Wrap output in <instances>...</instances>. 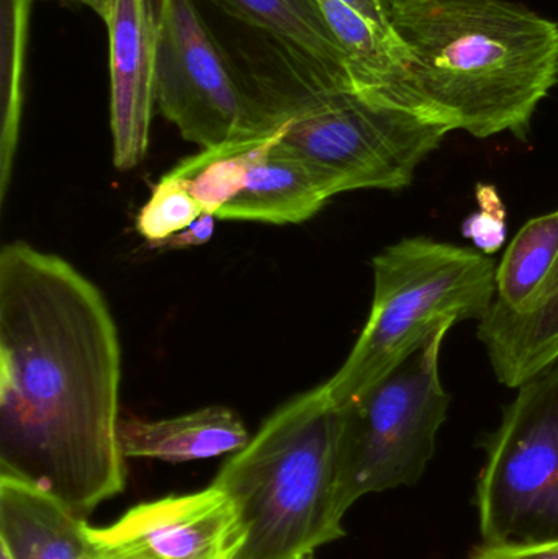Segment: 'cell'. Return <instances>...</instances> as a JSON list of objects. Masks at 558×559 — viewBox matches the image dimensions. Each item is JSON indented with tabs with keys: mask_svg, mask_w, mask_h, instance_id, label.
<instances>
[{
	"mask_svg": "<svg viewBox=\"0 0 558 559\" xmlns=\"http://www.w3.org/2000/svg\"><path fill=\"white\" fill-rule=\"evenodd\" d=\"M121 347L100 289L23 241L0 251V476L88 515L127 486Z\"/></svg>",
	"mask_w": 558,
	"mask_h": 559,
	"instance_id": "cell-1",
	"label": "cell"
},
{
	"mask_svg": "<svg viewBox=\"0 0 558 559\" xmlns=\"http://www.w3.org/2000/svg\"><path fill=\"white\" fill-rule=\"evenodd\" d=\"M251 436L238 413L223 406L203 407L169 419L120 420V442L127 459L167 463L199 462L233 455Z\"/></svg>",
	"mask_w": 558,
	"mask_h": 559,
	"instance_id": "cell-14",
	"label": "cell"
},
{
	"mask_svg": "<svg viewBox=\"0 0 558 559\" xmlns=\"http://www.w3.org/2000/svg\"><path fill=\"white\" fill-rule=\"evenodd\" d=\"M333 197L317 170L281 140L254 167L246 189L216 213V219L300 225Z\"/></svg>",
	"mask_w": 558,
	"mask_h": 559,
	"instance_id": "cell-13",
	"label": "cell"
},
{
	"mask_svg": "<svg viewBox=\"0 0 558 559\" xmlns=\"http://www.w3.org/2000/svg\"><path fill=\"white\" fill-rule=\"evenodd\" d=\"M202 215V206L190 195L183 180L167 173L138 212L136 231L154 246L189 228Z\"/></svg>",
	"mask_w": 558,
	"mask_h": 559,
	"instance_id": "cell-19",
	"label": "cell"
},
{
	"mask_svg": "<svg viewBox=\"0 0 558 559\" xmlns=\"http://www.w3.org/2000/svg\"><path fill=\"white\" fill-rule=\"evenodd\" d=\"M478 324L498 381L521 388L558 361V258L533 298L518 312L490 308Z\"/></svg>",
	"mask_w": 558,
	"mask_h": 559,
	"instance_id": "cell-11",
	"label": "cell"
},
{
	"mask_svg": "<svg viewBox=\"0 0 558 559\" xmlns=\"http://www.w3.org/2000/svg\"><path fill=\"white\" fill-rule=\"evenodd\" d=\"M32 0H3V41L9 43L10 71L3 72L2 87V134H0V202H5L12 179L13 159L19 144L20 115H22V72L25 51L26 28H28V5ZM5 49V48H3Z\"/></svg>",
	"mask_w": 558,
	"mask_h": 559,
	"instance_id": "cell-18",
	"label": "cell"
},
{
	"mask_svg": "<svg viewBox=\"0 0 558 559\" xmlns=\"http://www.w3.org/2000/svg\"><path fill=\"white\" fill-rule=\"evenodd\" d=\"M405 49L400 104L475 138L526 140L558 84V25L508 0H395Z\"/></svg>",
	"mask_w": 558,
	"mask_h": 559,
	"instance_id": "cell-2",
	"label": "cell"
},
{
	"mask_svg": "<svg viewBox=\"0 0 558 559\" xmlns=\"http://www.w3.org/2000/svg\"><path fill=\"white\" fill-rule=\"evenodd\" d=\"M226 15L271 38L298 74L321 82H351L343 49L313 0H206Z\"/></svg>",
	"mask_w": 558,
	"mask_h": 559,
	"instance_id": "cell-12",
	"label": "cell"
},
{
	"mask_svg": "<svg viewBox=\"0 0 558 559\" xmlns=\"http://www.w3.org/2000/svg\"><path fill=\"white\" fill-rule=\"evenodd\" d=\"M477 485L484 545L558 540V361L518 388Z\"/></svg>",
	"mask_w": 558,
	"mask_h": 559,
	"instance_id": "cell-7",
	"label": "cell"
},
{
	"mask_svg": "<svg viewBox=\"0 0 558 559\" xmlns=\"http://www.w3.org/2000/svg\"><path fill=\"white\" fill-rule=\"evenodd\" d=\"M369 318L343 367L323 383L336 407L373 384L458 322L487 316L497 298V265L477 249L408 238L372 261Z\"/></svg>",
	"mask_w": 558,
	"mask_h": 559,
	"instance_id": "cell-5",
	"label": "cell"
},
{
	"mask_svg": "<svg viewBox=\"0 0 558 559\" xmlns=\"http://www.w3.org/2000/svg\"><path fill=\"white\" fill-rule=\"evenodd\" d=\"M439 332L343 409L340 485L341 514L364 496L415 486L438 450L451 396L439 373Z\"/></svg>",
	"mask_w": 558,
	"mask_h": 559,
	"instance_id": "cell-6",
	"label": "cell"
},
{
	"mask_svg": "<svg viewBox=\"0 0 558 559\" xmlns=\"http://www.w3.org/2000/svg\"><path fill=\"white\" fill-rule=\"evenodd\" d=\"M164 0H102L110 39V127L114 164L140 166L156 107L157 55Z\"/></svg>",
	"mask_w": 558,
	"mask_h": 559,
	"instance_id": "cell-10",
	"label": "cell"
},
{
	"mask_svg": "<svg viewBox=\"0 0 558 559\" xmlns=\"http://www.w3.org/2000/svg\"><path fill=\"white\" fill-rule=\"evenodd\" d=\"M475 200L478 212L472 213L462 223L461 233L465 239L474 242L475 249L485 255L501 251L508 236L507 205L491 183H478L475 187Z\"/></svg>",
	"mask_w": 558,
	"mask_h": 559,
	"instance_id": "cell-20",
	"label": "cell"
},
{
	"mask_svg": "<svg viewBox=\"0 0 558 559\" xmlns=\"http://www.w3.org/2000/svg\"><path fill=\"white\" fill-rule=\"evenodd\" d=\"M558 258V210L531 219L518 233L497 267V298L491 308L518 312L549 274Z\"/></svg>",
	"mask_w": 558,
	"mask_h": 559,
	"instance_id": "cell-17",
	"label": "cell"
},
{
	"mask_svg": "<svg viewBox=\"0 0 558 559\" xmlns=\"http://www.w3.org/2000/svg\"><path fill=\"white\" fill-rule=\"evenodd\" d=\"M251 78L262 128L307 160L333 195L402 190L451 130L354 84Z\"/></svg>",
	"mask_w": 558,
	"mask_h": 559,
	"instance_id": "cell-4",
	"label": "cell"
},
{
	"mask_svg": "<svg viewBox=\"0 0 558 559\" xmlns=\"http://www.w3.org/2000/svg\"><path fill=\"white\" fill-rule=\"evenodd\" d=\"M156 107L200 150L268 136L245 74L223 51L195 0H164Z\"/></svg>",
	"mask_w": 558,
	"mask_h": 559,
	"instance_id": "cell-8",
	"label": "cell"
},
{
	"mask_svg": "<svg viewBox=\"0 0 558 559\" xmlns=\"http://www.w3.org/2000/svg\"><path fill=\"white\" fill-rule=\"evenodd\" d=\"M343 409L323 384L278 407L233 453L213 485L238 508L246 540L236 559H313L346 537L337 502Z\"/></svg>",
	"mask_w": 558,
	"mask_h": 559,
	"instance_id": "cell-3",
	"label": "cell"
},
{
	"mask_svg": "<svg viewBox=\"0 0 558 559\" xmlns=\"http://www.w3.org/2000/svg\"><path fill=\"white\" fill-rule=\"evenodd\" d=\"M282 136L284 130L278 127L268 136L229 141L222 146L202 150L195 156L180 160L169 174L183 180L205 215L216 218V213L246 189L254 167Z\"/></svg>",
	"mask_w": 558,
	"mask_h": 559,
	"instance_id": "cell-16",
	"label": "cell"
},
{
	"mask_svg": "<svg viewBox=\"0 0 558 559\" xmlns=\"http://www.w3.org/2000/svg\"><path fill=\"white\" fill-rule=\"evenodd\" d=\"M215 216L202 215L193 225L177 235L170 236L166 241L151 246L154 249H187L206 245L215 233Z\"/></svg>",
	"mask_w": 558,
	"mask_h": 559,
	"instance_id": "cell-22",
	"label": "cell"
},
{
	"mask_svg": "<svg viewBox=\"0 0 558 559\" xmlns=\"http://www.w3.org/2000/svg\"><path fill=\"white\" fill-rule=\"evenodd\" d=\"M341 2L353 7L360 15L382 28L392 29V10L395 0H341Z\"/></svg>",
	"mask_w": 558,
	"mask_h": 559,
	"instance_id": "cell-23",
	"label": "cell"
},
{
	"mask_svg": "<svg viewBox=\"0 0 558 559\" xmlns=\"http://www.w3.org/2000/svg\"><path fill=\"white\" fill-rule=\"evenodd\" d=\"M0 559H12L5 548H0Z\"/></svg>",
	"mask_w": 558,
	"mask_h": 559,
	"instance_id": "cell-25",
	"label": "cell"
},
{
	"mask_svg": "<svg viewBox=\"0 0 558 559\" xmlns=\"http://www.w3.org/2000/svg\"><path fill=\"white\" fill-rule=\"evenodd\" d=\"M85 525L46 492L0 476V538L12 559H91Z\"/></svg>",
	"mask_w": 558,
	"mask_h": 559,
	"instance_id": "cell-15",
	"label": "cell"
},
{
	"mask_svg": "<svg viewBox=\"0 0 558 559\" xmlns=\"http://www.w3.org/2000/svg\"><path fill=\"white\" fill-rule=\"evenodd\" d=\"M471 559H558V540L524 545H484Z\"/></svg>",
	"mask_w": 558,
	"mask_h": 559,
	"instance_id": "cell-21",
	"label": "cell"
},
{
	"mask_svg": "<svg viewBox=\"0 0 558 559\" xmlns=\"http://www.w3.org/2000/svg\"><path fill=\"white\" fill-rule=\"evenodd\" d=\"M91 559H236L246 534L218 486L128 509L107 527L85 525Z\"/></svg>",
	"mask_w": 558,
	"mask_h": 559,
	"instance_id": "cell-9",
	"label": "cell"
},
{
	"mask_svg": "<svg viewBox=\"0 0 558 559\" xmlns=\"http://www.w3.org/2000/svg\"><path fill=\"white\" fill-rule=\"evenodd\" d=\"M78 2L85 3V5L91 7L94 12H97L98 7H100L102 0H78Z\"/></svg>",
	"mask_w": 558,
	"mask_h": 559,
	"instance_id": "cell-24",
	"label": "cell"
}]
</instances>
